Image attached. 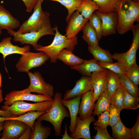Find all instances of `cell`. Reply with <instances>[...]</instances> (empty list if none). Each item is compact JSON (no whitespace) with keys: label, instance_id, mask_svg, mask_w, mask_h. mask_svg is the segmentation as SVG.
<instances>
[{"label":"cell","instance_id":"1","mask_svg":"<svg viewBox=\"0 0 139 139\" xmlns=\"http://www.w3.org/2000/svg\"><path fill=\"white\" fill-rule=\"evenodd\" d=\"M118 22L117 31L124 34L130 30L135 22H139V2L120 0L115 9Z\"/></svg>","mask_w":139,"mask_h":139},{"label":"cell","instance_id":"2","mask_svg":"<svg viewBox=\"0 0 139 139\" xmlns=\"http://www.w3.org/2000/svg\"><path fill=\"white\" fill-rule=\"evenodd\" d=\"M62 96L61 93H56L54 95L50 108L36 119L38 121L45 120L51 124L53 126L55 134L57 137L61 135V125L64 119L70 117L67 108L62 103Z\"/></svg>","mask_w":139,"mask_h":139},{"label":"cell","instance_id":"3","mask_svg":"<svg viewBox=\"0 0 139 139\" xmlns=\"http://www.w3.org/2000/svg\"><path fill=\"white\" fill-rule=\"evenodd\" d=\"M41 0H37L33 9V12L31 16L20 25L17 31L13 30L7 31L11 35L38 31L50 24L49 13L43 11L41 8Z\"/></svg>","mask_w":139,"mask_h":139},{"label":"cell","instance_id":"4","mask_svg":"<svg viewBox=\"0 0 139 139\" xmlns=\"http://www.w3.org/2000/svg\"><path fill=\"white\" fill-rule=\"evenodd\" d=\"M54 28L55 32V37L51 44L47 46H41L36 50L45 53L49 57L51 62L55 63L57 60V56L62 50L66 48L72 52L74 51L77 45L78 39L76 36L68 39L59 32L57 26H55Z\"/></svg>","mask_w":139,"mask_h":139},{"label":"cell","instance_id":"5","mask_svg":"<svg viewBox=\"0 0 139 139\" xmlns=\"http://www.w3.org/2000/svg\"><path fill=\"white\" fill-rule=\"evenodd\" d=\"M133 33V39L129 49L122 53H116L112 55L113 59L120 62L126 70L128 69L136 61V55L139 48V23L134 25L131 29Z\"/></svg>","mask_w":139,"mask_h":139},{"label":"cell","instance_id":"6","mask_svg":"<svg viewBox=\"0 0 139 139\" xmlns=\"http://www.w3.org/2000/svg\"><path fill=\"white\" fill-rule=\"evenodd\" d=\"M53 100H47L33 103H29L22 100L17 101L10 106H3L1 110L10 111L17 116L31 110L47 112L50 108Z\"/></svg>","mask_w":139,"mask_h":139},{"label":"cell","instance_id":"7","mask_svg":"<svg viewBox=\"0 0 139 139\" xmlns=\"http://www.w3.org/2000/svg\"><path fill=\"white\" fill-rule=\"evenodd\" d=\"M49 59L43 52L33 53L30 51L22 55L15 65L19 72H27L33 68L39 67L45 64Z\"/></svg>","mask_w":139,"mask_h":139},{"label":"cell","instance_id":"8","mask_svg":"<svg viewBox=\"0 0 139 139\" xmlns=\"http://www.w3.org/2000/svg\"><path fill=\"white\" fill-rule=\"evenodd\" d=\"M27 88L20 90H13L7 94L4 98V106H10L15 101L27 100L36 103L42 102L47 100H53L51 97L46 94L36 95L31 93Z\"/></svg>","mask_w":139,"mask_h":139},{"label":"cell","instance_id":"9","mask_svg":"<svg viewBox=\"0 0 139 139\" xmlns=\"http://www.w3.org/2000/svg\"><path fill=\"white\" fill-rule=\"evenodd\" d=\"M54 30L50 24L38 31H34L19 34H13V39L15 41L19 42L22 44H26L33 46L36 50L41 45L38 44L39 40L46 35H54Z\"/></svg>","mask_w":139,"mask_h":139},{"label":"cell","instance_id":"10","mask_svg":"<svg viewBox=\"0 0 139 139\" xmlns=\"http://www.w3.org/2000/svg\"><path fill=\"white\" fill-rule=\"evenodd\" d=\"M27 73L30 80V84L27 88L30 92H35L46 94L51 97L54 95V87L47 83L38 71L32 73L28 71Z\"/></svg>","mask_w":139,"mask_h":139},{"label":"cell","instance_id":"11","mask_svg":"<svg viewBox=\"0 0 139 139\" xmlns=\"http://www.w3.org/2000/svg\"><path fill=\"white\" fill-rule=\"evenodd\" d=\"M28 126L21 121L8 119L3 122L1 139H19Z\"/></svg>","mask_w":139,"mask_h":139},{"label":"cell","instance_id":"12","mask_svg":"<svg viewBox=\"0 0 139 139\" xmlns=\"http://www.w3.org/2000/svg\"><path fill=\"white\" fill-rule=\"evenodd\" d=\"M100 19L102 24V36L105 37L115 34L117 32L118 20L116 11L107 13L95 11Z\"/></svg>","mask_w":139,"mask_h":139},{"label":"cell","instance_id":"13","mask_svg":"<svg viewBox=\"0 0 139 139\" xmlns=\"http://www.w3.org/2000/svg\"><path fill=\"white\" fill-rule=\"evenodd\" d=\"M89 21L84 18L78 11H76L72 14L67 22L65 35L68 39L76 36Z\"/></svg>","mask_w":139,"mask_h":139},{"label":"cell","instance_id":"14","mask_svg":"<svg viewBox=\"0 0 139 139\" xmlns=\"http://www.w3.org/2000/svg\"><path fill=\"white\" fill-rule=\"evenodd\" d=\"M90 78L91 77L82 75L76 81L75 85L73 88L66 91L63 99L64 100L71 99L93 90L90 83Z\"/></svg>","mask_w":139,"mask_h":139},{"label":"cell","instance_id":"15","mask_svg":"<svg viewBox=\"0 0 139 139\" xmlns=\"http://www.w3.org/2000/svg\"><path fill=\"white\" fill-rule=\"evenodd\" d=\"M95 120L94 116L91 115L83 120L81 119L79 116L77 117L76 126L74 132L70 136L73 139H91L90 129L91 123Z\"/></svg>","mask_w":139,"mask_h":139},{"label":"cell","instance_id":"16","mask_svg":"<svg viewBox=\"0 0 139 139\" xmlns=\"http://www.w3.org/2000/svg\"><path fill=\"white\" fill-rule=\"evenodd\" d=\"M108 71L105 69L91 77L90 83L93 89V99L94 102L106 89L108 80Z\"/></svg>","mask_w":139,"mask_h":139},{"label":"cell","instance_id":"17","mask_svg":"<svg viewBox=\"0 0 139 139\" xmlns=\"http://www.w3.org/2000/svg\"><path fill=\"white\" fill-rule=\"evenodd\" d=\"M11 40V37H5L0 42V53L3 55L4 62L6 57L8 55L14 54L25 55L30 50L29 45L20 47L12 44Z\"/></svg>","mask_w":139,"mask_h":139},{"label":"cell","instance_id":"18","mask_svg":"<svg viewBox=\"0 0 139 139\" xmlns=\"http://www.w3.org/2000/svg\"><path fill=\"white\" fill-rule=\"evenodd\" d=\"M93 90H91L82 95L79 111V116L82 120L89 117L92 113L95 104L93 99Z\"/></svg>","mask_w":139,"mask_h":139},{"label":"cell","instance_id":"19","mask_svg":"<svg viewBox=\"0 0 139 139\" xmlns=\"http://www.w3.org/2000/svg\"><path fill=\"white\" fill-rule=\"evenodd\" d=\"M98 61L94 59L84 60L81 64L71 67V68L76 71L82 75L91 77L105 69L98 64Z\"/></svg>","mask_w":139,"mask_h":139},{"label":"cell","instance_id":"20","mask_svg":"<svg viewBox=\"0 0 139 139\" xmlns=\"http://www.w3.org/2000/svg\"><path fill=\"white\" fill-rule=\"evenodd\" d=\"M82 95L68 100H64L62 99V101L63 105L69 111L70 117V124L68 128L71 133L73 132L76 126V120L79 114V106Z\"/></svg>","mask_w":139,"mask_h":139},{"label":"cell","instance_id":"21","mask_svg":"<svg viewBox=\"0 0 139 139\" xmlns=\"http://www.w3.org/2000/svg\"><path fill=\"white\" fill-rule=\"evenodd\" d=\"M20 21L14 18L3 6L0 5V30H13L20 26Z\"/></svg>","mask_w":139,"mask_h":139},{"label":"cell","instance_id":"22","mask_svg":"<svg viewBox=\"0 0 139 139\" xmlns=\"http://www.w3.org/2000/svg\"><path fill=\"white\" fill-rule=\"evenodd\" d=\"M57 59L71 67L79 65L84 60L74 54L71 50L66 48H64L59 52L57 56Z\"/></svg>","mask_w":139,"mask_h":139},{"label":"cell","instance_id":"23","mask_svg":"<svg viewBox=\"0 0 139 139\" xmlns=\"http://www.w3.org/2000/svg\"><path fill=\"white\" fill-rule=\"evenodd\" d=\"M88 50L94 59L101 63H113L112 55L107 50L104 49L99 45L88 46Z\"/></svg>","mask_w":139,"mask_h":139},{"label":"cell","instance_id":"24","mask_svg":"<svg viewBox=\"0 0 139 139\" xmlns=\"http://www.w3.org/2000/svg\"><path fill=\"white\" fill-rule=\"evenodd\" d=\"M51 129L43 126L41 121L37 120L31 128L30 139H47L50 135Z\"/></svg>","mask_w":139,"mask_h":139},{"label":"cell","instance_id":"25","mask_svg":"<svg viewBox=\"0 0 139 139\" xmlns=\"http://www.w3.org/2000/svg\"><path fill=\"white\" fill-rule=\"evenodd\" d=\"M99 8L92 0H83L77 7L78 11L86 20H89L92 14Z\"/></svg>","mask_w":139,"mask_h":139},{"label":"cell","instance_id":"26","mask_svg":"<svg viewBox=\"0 0 139 139\" xmlns=\"http://www.w3.org/2000/svg\"><path fill=\"white\" fill-rule=\"evenodd\" d=\"M94 104L93 115L98 116L110 107V98L107 94L106 90L99 96Z\"/></svg>","mask_w":139,"mask_h":139},{"label":"cell","instance_id":"27","mask_svg":"<svg viewBox=\"0 0 139 139\" xmlns=\"http://www.w3.org/2000/svg\"><path fill=\"white\" fill-rule=\"evenodd\" d=\"M112 137L115 139H131V128L126 127L120 119L117 123L111 127Z\"/></svg>","mask_w":139,"mask_h":139},{"label":"cell","instance_id":"28","mask_svg":"<svg viewBox=\"0 0 139 139\" xmlns=\"http://www.w3.org/2000/svg\"><path fill=\"white\" fill-rule=\"evenodd\" d=\"M82 30V38L86 42L88 46L99 45L96 32L89 21L85 23Z\"/></svg>","mask_w":139,"mask_h":139},{"label":"cell","instance_id":"29","mask_svg":"<svg viewBox=\"0 0 139 139\" xmlns=\"http://www.w3.org/2000/svg\"><path fill=\"white\" fill-rule=\"evenodd\" d=\"M35 111H29L23 114L16 117L7 118V120L14 119L21 121L26 124L31 128L35 120L40 116L46 112Z\"/></svg>","mask_w":139,"mask_h":139},{"label":"cell","instance_id":"30","mask_svg":"<svg viewBox=\"0 0 139 139\" xmlns=\"http://www.w3.org/2000/svg\"><path fill=\"white\" fill-rule=\"evenodd\" d=\"M108 80L106 89L110 98L116 92L120 86L119 77L116 73L108 71Z\"/></svg>","mask_w":139,"mask_h":139},{"label":"cell","instance_id":"31","mask_svg":"<svg viewBox=\"0 0 139 139\" xmlns=\"http://www.w3.org/2000/svg\"><path fill=\"white\" fill-rule=\"evenodd\" d=\"M120 86L124 91L134 97L139 98V88L125 75L119 77Z\"/></svg>","mask_w":139,"mask_h":139},{"label":"cell","instance_id":"32","mask_svg":"<svg viewBox=\"0 0 139 139\" xmlns=\"http://www.w3.org/2000/svg\"><path fill=\"white\" fill-rule=\"evenodd\" d=\"M98 6L97 10L104 13H109L115 11V8L120 0H92Z\"/></svg>","mask_w":139,"mask_h":139},{"label":"cell","instance_id":"33","mask_svg":"<svg viewBox=\"0 0 139 139\" xmlns=\"http://www.w3.org/2000/svg\"><path fill=\"white\" fill-rule=\"evenodd\" d=\"M57 2L64 6L68 11L66 18L67 22L72 14L76 10L83 0H46Z\"/></svg>","mask_w":139,"mask_h":139},{"label":"cell","instance_id":"34","mask_svg":"<svg viewBox=\"0 0 139 139\" xmlns=\"http://www.w3.org/2000/svg\"><path fill=\"white\" fill-rule=\"evenodd\" d=\"M98 64L102 67L116 73L120 77L125 74L126 70L124 66L118 61L114 63H101Z\"/></svg>","mask_w":139,"mask_h":139},{"label":"cell","instance_id":"35","mask_svg":"<svg viewBox=\"0 0 139 139\" xmlns=\"http://www.w3.org/2000/svg\"><path fill=\"white\" fill-rule=\"evenodd\" d=\"M124 91L120 86L110 98V103L121 111L124 109Z\"/></svg>","mask_w":139,"mask_h":139},{"label":"cell","instance_id":"36","mask_svg":"<svg viewBox=\"0 0 139 139\" xmlns=\"http://www.w3.org/2000/svg\"><path fill=\"white\" fill-rule=\"evenodd\" d=\"M126 76L137 86L139 84V66L135 62L125 73Z\"/></svg>","mask_w":139,"mask_h":139},{"label":"cell","instance_id":"37","mask_svg":"<svg viewBox=\"0 0 139 139\" xmlns=\"http://www.w3.org/2000/svg\"><path fill=\"white\" fill-rule=\"evenodd\" d=\"M89 22L95 30L98 41L102 36V24L101 20L95 12L92 14Z\"/></svg>","mask_w":139,"mask_h":139},{"label":"cell","instance_id":"38","mask_svg":"<svg viewBox=\"0 0 139 139\" xmlns=\"http://www.w3.org/2000/svg\"><path fill=\"white\" fill-rule=\"evenodd\" d=\"M139 98L134 97L124 91V109L135 110L139 108Z\"/></svg>","mask_w":139,"mask_h":139},{"label":"cell","instance_id":"39","mask_svg":"<svg viewBox=\"0 0 139 139\" xmlns=\"http://www.w3.org/2000/svg\"><path fill=\"white\" fill-rule=\"evenodd\" d=\"M110 107L102 112L98 116V120L94 123V126H97L104 129H107L109 125V112Z\"/></svg>","mask_w":139,"mask_h":139},{"label":"cell","instance_id":"40","mask_svg":"<svg viewBox=\"0 0 139 139\" xmlns=\"http://www.w3.org/2000/svg\"><path fill=\"white\" fill-rule=\"evenodd\" d=\"M120 111L113 105L111 104L109 112V126L111 127L117 123L120 119Z\"/></svg>","mask_w":139,"mask_h":139},{"label":"cell","instance_id":"41","mask_svg":"<svg viewBox=\"0 0 139 139\" xmlns=\"http://www.w3.org/2000/svg\"><path fill=\"white\" fill-rule=\"evenodd\" d=\"M94 129L97 132L95 136L93 137L94 139H113V138L109 134L107 129H104L99 127L94 126Z\"/></svg>","mask_w":139,"mask_h":139},{"label":"cell","instance_id":"42","mask_svg":"<svg viewBox=\"0 0 139 139\" xmlns=\"http://www.w3.org/2000/svg\"><path fill=\"white\" fill-rule=\"evenodd\" d=\"M135 123L131 128V139H139V116H137Z\"/></svg>","mask_w":139,"mask_h":139},{"label":"cell","instance_id":"43","mask_svg":"<svg viewBox=\"0 0 139 139\" xmlns=\"http://www.w3.org/2000/svg\"><path fill=\"white\" fill-rule=\"evenodd\" d=\"M26 7V11L28 12H31L37 2V0H22Z\"/></svg>","mask_w":139,"mask_h":139},{"label":"cell","instance_id":"44","mask_svg":"<svg viewBox=\"0 0 139 139\" xmlns=\"http://www.w3.org/2000/svg\"><path fill=\"white\" fill-rule=\"evenodd\" d=\"M31 128L29 126L27 128L24 133L19 139H30L31 135Z\"/></svg>","mask_w":139,"mask_h":139},{"label":"cell","instance_id":"45","mask_svg":"<svg viewBox=\"0 0 139 139\" xmlns=\"http://www.w3.org/2000/svg\"><path fill=\"white\" fill-rule=\"evenodd\" d=\"M0 116L4 118H9L16 117L18 116L13 115L10 111H3L0 109Z\"/></svg>","mask_w":139,"mask_h":139},{"label":"cell","instance_id":"46","mask_svg":"<svg viewBox=\"0 0 139 139\" xmlns=\"http://www.w3.org/2000/svg\"><path fill=\"white\" fill-rule=\"evenodd\" d=\"M67 125L65 124V131L64 134L62 135V139H73L68 134L67 130Z\"/></svg>","mask_w":139,"mask_h":139},{"label":"cell","instance_id":"47","mask_svg":"<svg viewBox=\"0 0 139 139\" xmlns=\"http://www.w3.org/2000/svg\"><path fill=\"white\" fill-rule=\"evenodd\" d=\"M3 100V96L2 95V90L0 89V103H1Z\"/></svg>","mask_w":139,"mask_h":139},{"label":"cell","instance_id":"48","mask_svg":"<svg viewBox=\"0 0 139 139\" xmlns=\"http://www.w3.org/2000/svg\"><path fill=\"white\" fill-rule=\"evenodd\" d=\"M6 118H4L0 116V122H2L6 120Z\"/></svg>","mask_w":139,"mask_h":139},{"label":"cell","instance_id":"49","mask_svg":"<svg viewBox=\"0 0 139 139\" xmlns=\"http://www.w3.org/2000/svg\"><path fill=\"white\" fill-rule=\"evenodd\" d=\"M3 122H0V133L1 131L3 130Z\"/></svg>","mask_w":139,"mask_h":139},{"label":"cell","instance_id":"50","mask_svg":"<svg viewBox=\"0 0 139 139\" xmlns=\"http://www.w3.org/2000/svg\"><path fill=\"white\" fill-rule=\"evenodd\" d=\"M2 76L0 72V88L2 86Z\"/></svg>","mask_w":139,"mask_h":139},{"label":"cell","instance_id":"51","mask_svg":"<svg viewBox=\"0 0 139 139\" xmlns=\"http://www.w3.org/2000/svg\"><path fill=\"white\" fill-rule=\"evenodd\" d=\"M133 1L136 2H139V0H133Z\"/></svg>","mask_w":139,"mask_h":139},{"label":"cell","instance_id":"52","mask_svg":"<svg viewBox=\"0 0 139 139\" xmlns=\"http://www.w3.org/2000/svg\"><path fill=\"white\" fill-rule=\"evenodd\" d=\"M2 33V30H0V35Z\"/></svg>","mask_w":139,"mask_h":139},{"label":"cell","instance_id":"53","mask_svg":"<svg viewBox=\"0 0 139 139\" xmlns=\"http://www.w3.org/2000/svg\"><path fill=\"white\" fill-rule=\"evenodd\" d=\"M41 1L42 2V3L43 2V1L44 0H41Z\"/></svg>","mask_w":139,"mask_h":139}]
</instances>
